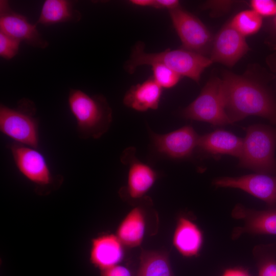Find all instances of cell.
I'll use <instances>...</instances> for the list:
<instances>
[{
  "mask_svg": "<svg viewBox=\"0 0 276 276\" xmlns=\"http://www.w3.org/2000/svg\"><path fill=\"white\" fill-rule=\"evenodd\" d=\"M213 184L217 188H236L263 200L268 206L276 205V176L255 173L239 177H221Z\"/></svg>",
  "mask_w": 276,
  "mask_h": 276,
  "instance_id": "30bf717a",
  "label": "cell"
},
{
  "mask_svg": "<svg viewBox=\"0 0 276 276\" xmlns=\"http://www.w3.org/2000/svg\"><path fill=\"white\" fill-rule=\"evenodd\" d=\"M273 74L261 70L238 75L223 72L222 96L225 112L232 124L256 116L276 124V99L268 86Z\"/></svg>",
  "mask_w": 276,
  "mask_h": 276,
  "instance_id": "6da1fadb",
  "label": "cell"
},
{
  "mask_svg": "<svg viewBox=\"0 0 276 276\" xmlns=\"http://www.w3.org/2000/svg\"><path fill=\"white\" fill-rule=\"evenodd\" d=\"M136 276H174L168 256L160 251L143 250Z\"/></svg>",
  "mask_w": 276,
  "mask_h": 276,
  "instance_id": "44dd1931",
  "label": "cell"
},
{
  "mask_svg": "<svg viewBox=\"0 0 276 276\" xmlns=\"http://www.w3.org/2000/svg\"><path fill=\"white\" fill-rule=\"evenodd\" d=\"M133 151V148L126 149L121 160L128 165V193L132 198L137 199L152 187L157 178V173L150 166L137 159Z\"/></svg>",
  "mask_w": 276,
  "mask_h": 276,
  "instance_id": "5bb4252c",
  "label": "cell"
},
{
  "mask_svg": "<svg viewBox=\"0 0 276 276\" xmlns=\"http://www.w3.org/2000/svg\"><path fill=\"white\" fill-rule=\"evenodd\" d=\"M249 6L251 10L262 17H272L276 15V1L251 0Z\"/></svg>",
  "mask_w": 276,
  "mask_h": 276,
  "instance_id": "d4e9b609",
  "label": "cell"
},
{
  "mask_svg": "<svg viewBox=\"0 0 276 276\" xmlns=\"http://www.w3.org/2000/svg\"><path fill=\"white\" fill-rule=\"evenodd\" d=\"M35 103L27 98L19 100L15 108L0 105V130L14 142L35 148L39 146L38 121Z\"/></svg>",
  "mask_w": 276,
  "mask_h": 276,
  "instance_id": "5b68a950",
  "label": "cell"
},
{
  "mask_svg": "<svg viewBox=\"0 0 276 276\" xmlns=\"http://www.w3.org/2000/svg\"><path fill=\"white\" fill-rule=\"evenodd\" d=\"M0 32L34 48L43 49L49 45L36 25L11 9L7 1H0Z\"/></svg>",
  "mask_w": 276,
  "mask_h": 276,
  "instance_id": "8fae6325",
  "label": "cell"
},
{
  "mask_svg": "<svg viewBox=\"0 0 276 276\" xmlns=\"http://www.w3.org/2000/svg\"><path fill=\"white\" fill-rule=\"evenodd\" d=\"M129 3L139 7H154V0H131Z\"/></svg>",
  "mask_w": 276,
  "mask_h": 276,
  "instance_id": "1f68e13d",
  "label": "cell"
},
{
  "mask_svg": "<svg viewBox=\"0 0 276 276\" xmlns=\"http://www.w3.org/2000/svg\"><path fill=\"white\" fill-rule=\"evenodd\" d=\"M229 21L245 37L258 33L263 23V17L251 9L238 12Z\"/></svg>",
  "mask_w": 276,
  "mask_h": 276,
  "instance_id": "7402d4cb",
  "label": "cell"
},
{
  "mask_svg": "<svg viewBox=\"0 0 276 276\" xmlns=\"http://www.w3.org/2000/svg\"><path fill=\"white\" fill-rule=\"evenodd\" d=\"M221 87V78L216 76L211 78L199 96L182 110V117L214 126L231 124L225 111Z\"/></svg>",
  "mask_w": 276,
  "mask_h": 276,
  "instance_id": "8992f818",
  "label": "cell"
},
{
  "mask_svg": "<svg viewBox=\"0 0 276 276\" xmlns=\"http://www.w3.org/2000/svg\"><path fill=\"white\" fill-rule=\"evenodd\" d=\"M243 139L229 131L217 129L199 136L197 147L208 154L229 155L239 158Z\"/></svg>",
  "mask_w": 276,
  "mask_h": 276,
  "instance_id": "2e32d148",
  "label": "cell"
},
{
  "mask_svg": "<svg viewBox=\"0 0 276 276\" xmlns=\"http://www.w3.org/2000/svg\"><path fill=\"white\" fill-rule=\"evenodd\" d=\"M238 166L256 173H276V130L263 125H253L245 129Z\"/></svg>",
  "mask_w": 276,
  "mask_h": 276,
  "instance_id": "277c9868",
  "label": "cell"
},
{
  "mask_svg": "<svg viewBox=\"0 0 276 276\" xmlns=\"http://www.w3.org/2000/svg\"><path fill=\"white\" fill-rule=\"evenodd\" d=\"M232 216L243 222L242 226L234 229L233 239L244 234L276 235V208L260 211L237 204L232 211Z\"/></svg>",
  "mask_w": 276,
  "mask_h": 276,
  "instance_id": "4fadbf2b",
  "label": "cell"
},
{
  "mask_svg": "<svg viewBox=\"0 0 276 276\" xmlns=\"http://www.w3.org/2000/svg\"><path fill=\"white\" fill-rule=\"evenodd\" d=\"M15 164L19 171L27 179L38 188H48L61 176L54 175L43 156L38 150L16 142L9 145Z\"/></svg>",
  "mask_w": 276,
  "mask_h": 276,
  "instance_id": "ba28073f",
  "label": "cell"
},
{
  "mask_svg": "<svg viewBox=\"0 0 276 276\" xmlns=\"http://www.w3.org/2000/svg\"><path fill=\"white\" fill-rule=\"evenodd\" d=\"M81 18L80 12L73 8L72 2L46 0L42 5L37 24L50 26L63 22H77Z\"/></svg>",
  "mask_w": 276,
  "mask_h": 276,
  "instance_id": "d6986e66",
  "label": "cell"
},
{
  "mask_svg": "<svg viewBox=\"0 0 276 276\" xmlns=\"http://www.w3.org/2000/svg\"><path fill=\"white\" fill-rule=\"evenodd\" d=\"M101 276H131V274L127 268L117 264L101 270Z\"/></svg>",
  "mask_w": 276,
  "mask_h": 276,
  "instance_id": "f1b7e54d",
  "label": "cell"
},
{
  "mask_svg": "<svg viewBox=\"0 0 276 276\" xmlns=\"http://www.w3.org/2000/svg\"><path fill=\"white\" fill-rule=\"evenodd\" d=\"M199 137L190 125L166 134H151L155 150L162 154L175 159L190 156L197 147Z\"/></svg>",
  "mask_w": 276,
  "mask_h": 276,
  "instance_id": "7c38bea8",
  "label": "cell"
},
{
  "mask_svg": "<svg viewBox=\"0 0 276 276\" xmlns=\"http://www.w3.org/2000/svg\"><path fill=\"white\" fill-rule=\"evenodd\" d=\"M177 0H154V7L156 9H167L169 11L180 7Z\"/></svg>",
  "mask_w": 276,
  "mask_h": 276,
  "instance_id": "f546056e",
  "label": "cell"
},
{
  "mask_svg": "<svg viewBox=\"0 0 276 276\" xmlns=\"http://www.w3.org/2000/svg\"><path fill=\"white\" fill-rule=\"evenodd\" d=\"M145 218L143 210L136 207L127 215L119 225L116 236L121 242L128 247L139 245L145 231Z\"/></svg>",
  "mask_w": 276,
  "mask_h": 276,
  "instance_id": "ffe728a7",
  "label": "cell"
},
{
  "mask_svg": "<svg viewBox=\"0 0 276 276\" xmlns=\"http://www.w3.org/2000/svg\"><path fill=\"white\" fill-rule=\"evenodd\" d=\"M21 41L0 32V56L10 60L18 53Z\"/></svg>",
  "mask_w": 276,
  "mask_h": 276,
  "instance_id": "cb8c5ba5",
  "label": "cell"
},
{
  "mask_svg": "<svg viewBox=\"0 0 276 276\" xmlns=\"http://www.w3.org/2000/svg\"><path fill=\"white\" fill-rule=\"evenodd\" d=\"M245 37L228 21L214 36L209 58L214 63L228 67L235 65L249 51Z\"/></svg>",
  "mask_w": 276,
  "mask_h": 276,
  "instance_id": "9c48e42d",
  "label": "cell"
},
{
  "mask_svg": "<svg viewBox=\"0 0 276 276\" xmlns=\"http://www.w3.org/2000/svg\"><path fill=\"white\" fill-rule=\"evenodd\" d=\"M163 88L152 77L142 83L131 86L126 92L124 104L139 111L156 109L158 107Z\"/></svg>",
  "mask_w": 276,
  "mask_h": 276,
  "instance_id": "e0dca14e",
  "label": "cell"
},
{
  "mask_svg": "<svg viewBox=\"0 0 276 276\" xmlns=\"http://www.w3.org/2000/svg\"><path fill=\"white\" fill-rule=\"evenodd\" d=\"M222 276H251V275L244 269L234 268L225 270Z\"/></svg>",
  "mask_w": 276,
  "mask_h": 276,
  "instance_id": "4dcf8cb0",
  "label": "cell"
},
{
  "mask_svg": "<svg viewBox=\"0 0 276 276\" xmlns=\"http://www.w3.org/2000/svg\"><path fill=\"white\" fill-rule=\"evenodd\" d=\"M259 276H276V260L273 256L264 255L258 264Z\"/></svg>",
  "mask_w": 276,
  "mask_h": 276,
  "instance_id": "484cf974",
  "label": "cell"
},
{
  "mask_svg": "<svg viewBox=\"0 0 276 276\" xmlns=\"http://www.w3.org/2000/svg\"><path fill=\"white\" fill-rule=\"evenodd\" d=\"M68 104L76 121L80 138L97 139L109 129L112 122V110L104 97L90 96L80 89H71Z\"/></svg>",
  "mask_w": 276,
  "mask_h": 276,
  "instance_id": "3957f363",
  "label": "cell"
},
{
  "mask_svg": "<svg viewBox=\"0 0 276 276\" xmlns=\"http://www.w3.org/2000/svg\"><path fill=\"white\" fill-rule=\"evenodd\" d=\"M173 243L182 256L186 257L196 256L201 248L203 235L196 224L186 217H181L177 221Z\"/></svg>",
  "mask_w": 276,
  "mask_h": 276,
  "instance_id": "ac0fdd59",
  "label": "cell"
},
{
  "mask_svg": "<svg viewBox=\"0 0 276 276\" xmlns=\"http://www.w3.org/2000/svg\"><path fill=\"white\" fill-rule=\"evenodd\" d=\"M234 3L232 1H210L205 3L202 7L210 9L211 14L216 16L229 11Z\"/></svg>",
  "mask_w": 276,
  "mask_h": 276,
  "instance_id": "4316f807",
  "label": "cell"
},
{
  "mask_svg": "<svg viewBox=\"0 0 276 276\" xmlns=\"http://www.w3.org/2000/svg\"><path fill=\"white\" fill-rule=\"evenodd\" d=\"M116 235L105 234L91 240L89 259L101 270L117 265L123 259L124 250Z\"/></svg>",
  "mask_w": 276,
  "mask_h": 276,
  "instance_id": "9a60e30c",
  "label": "cell"
},
{
  "mask_svg": "<svg viewBox=\"0 0 276 276\" xmlns=\"http://www.w3.org/2000/svg\"><path fill=\"white\" fill-rule=\"evenodd\" d=\"M266 61L271 71L276 74V51L269 55Z\"/></svg>",
  "mask_w": 276,
  "mask_h": 276,
  "instance_id": "d6a6232c",
  "label": "cell"
},
{
  "mask_svg": "<svg viewBox=\"0 0 276 276\" xmlns=\"http://www.w3.org/2000/svg\"><path fill=\"white\" fill-rule=\"evenodd\" d=\"M154 63L163 64L181 76L187 77L198 83L202 73L213 63L209 57L182 48L148 53L144 51L143 43L138 42L134 45L125 67L128 73L132 74L139 66Z\"/></svg>",
  "mask_w": 276,
  "mask_h": 276,
  "instance_id": "7a4b0ae2",
  "label": "cell"
},
{
  "mask_svg": "<svg viewBox=\"0 0 276 276\" xmlns=\"http://www.w3.org/2000/svg\"><path fill=\"white\" fill-rule=\"evenodd\" d=\"M265 44L271 49L276 51V15L271 17L266 27Z\"/></svg>",
  "mask_w": 276,
  "mask_h": 276,
  "instance_id": "83f0119b",
  "label": "cell"
},
{
  "mask_svg": "<svg viewBox=\"0 0 276 276\" xmlns=\"http://www.w3.org/2000/svg\"><path fill=\"white\" fill-rule=\"evenodd\" d=\"M169 12L182 49L209 58L214 36L208 27L181 6Z\"/></svg>",
  "mask_w": 276,
  "mask_h": 276,
  "instance_id": "52a82bcc",
  "label": "cell"
},
{
  "mask_svg": "<svg viewBox=\"0 0 276 276\" xmlns=\"http://www.w3.org/2000/svg\"><path fill=\"white\" fill-rule=\"evenodd\" d=\"M153 79L162 88H171L179 81L181 76L172 69L162 64L151 65Z\"/></svg>",
  "mask_w": 276,
  "mask_h": 276,
  "instance_id": "603a6c76",
  "label": "cell"
}]
</instances>
